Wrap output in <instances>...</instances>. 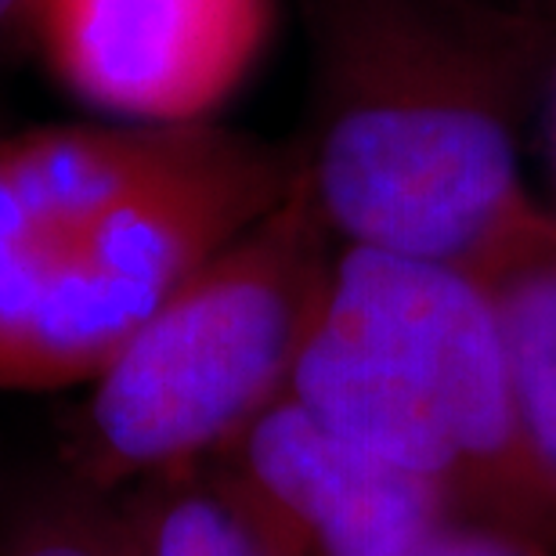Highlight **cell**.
<instances>
[{"mask_svg": "<svg viewBox=\"0 0 556 556\" xmlns=\"http://www.w3.org/2000/svg\"><path fill=\"white\" fill-rule=\"evenodd\" d=\"M33 4H37V0H0V37H4L15 22L33 15Z\"/></svg>", "mask_w": 556, "mask_h": 556, "instance_id": "obj_11", "label": "cell"}, {"mask_svg": "<svg viewBox=\"0 0 556 556\" xmlns=\"http://www.w3.org/2000/svg\"><path fill=\"white\" fill-rule=\"evenodd\" d=\"M525 8L542 22V26H546L549 40H553V48H556V0H528Z\"/></svg>", "mask_w": 556, "mask_h": 556, "instance_id": "obj_12", "label": "cell"}, {"mask_svg": "<svg viewBox=\"0 0 556 556\" xmlns=\"http://www.w3.org/2000/svg\"><path fill=\"white\" fill-rule=\"evenodd\" d=\"M135 556H271L214 484L163 477L144 509L127 514Z\"/></svg>", "mask_w": 556, "mask_h": 556, "instance_id": "obj_8", "label": "cell"}, {"mask_svg": "<svg viewBox=\"0 0 556 556\" xmlns=\"http://www.w3.org/2000/svg\"><path fill=\"white\" fill-rule=\"evenodd\" d=\"M311 48L307 185L340 247L484 282L549 225L520 174V119L556 54L495 0H296Z\"/></svg>", "mask_w": 556, "mask_h": 556, "instance_id": "obj_1", "label": "cell"}, {"mask_svg": "<svg viewBox=\"0 0 556 556\" xmlns=\"http://www.w3.org/2000/svg\"><path fill=\"white\" fill-rule=\"evenodd\" d=\"M337 250L300 160L282 203L199 264L91 380L84 484L163 481L225 452L289 391Z\"/></svg>", "mask_w": 556, "mask_h": 556, "instance_id": "obj_4", "label": "cell"}, {"mask_svg": "<svg viewBox=\"0 0 556 556\" xmlns=\"http://www.w3.org/2000/svg\"><path fill=\"white\" fill-rule=\"evenodd\" d=\"M51 73L138 127L210 124L268 40V0H37Z\"/></svg>", "mask_w": 556, "mask_h": 556, "instance_id": "obj_5", "label": "cell"}, {"mask_svg": "<svg viewBox=\"0 0 556 556\" xmlns=\"http://www.w3.org/2000/svg\"><path fill=\"white\" fill-rule=\"evenodd\" d=\"M286 394L441 492L459 520L556 549V492L528 448L498 311L473 275L340 247Z\"/></svg>", "mask_w": 556, "mask_h": 556, "instance_id": "obj_3", "label": "cell"}, {"mask_svg": "<svg viewBox=\"0 0 556 556\" xmlns=\"http://www.w3.org/2000/svg\"><path fill=\"white\" fill-rule=\"evenodd\" d=\"M413 556H556L549 546L509 531L470 525V520H452L438 535L427 539Z\"/></svg>", "mask_w": 556, "mask_h": 556, "instance_id": "obj_10", "label": "cell"}, {"mask_svg": "<svg viewBox=\"0 0 556 556\" xmlns=\"http://www.w3.org/2000/svg\"><path fill=\"white\" fill-rule=\"evenodd\" d=\"M300 144L220 124L0 141V391L91 383L144 318L289 195Z\"/></svg>", "mask_w": 556, "mask_h": 556, "instance_id": "obj_2", "label": "cell"}, {"mask_svg": "<svg viewBox=\"0 0 556 556\" xmlns=\"http://www.w3.org/2000/svg\"><path fill=\"white\" fill-rule=\"evenodd\" d=\"M553 141H556V116H553Z\"/></svg>", "mask_w": 556, "mask_h": 556, "instance_id": "obj_13", "label": "cell"}, {"mask_svg": "<svg viewBox=\"0 0 556 556\" xmlns=\"http://www.w3.org/2000/svg\"><path fill=\"white\" fill-rule=\"evenodd\" d=\"M481 286L498 311L528 448L556 492V214Z\"/></svg>", "mask_w": 556, "mask_h": 556, "instance_id": "obj_7", "label": "cell"}, {"mask_svg": "<svg viewBox=\"0 0 556 556\" xmlns=\"http://www.w3.org/2000/svg\"><path fill=\"white\" fill-rule=\"evenodd\" d=\"M220 455L217 488L271 556H413L459 520L441 492L340 441L289 394Z\"/></svg>", "mask_w": 556, "mask_h": 556, "instance_id": "obj_6", "label": "cell"}, {"mask_svg": "<svg viewBox=\"0 0 556 556\" xmlns=\"http://www.w3.org/2000/svg\"><path fill=\"white\" fill-rule=\"evenodd\" d=\"M98 488L37 498L0 528V556H135L130 520Z\"/></svg>", "mask_w": 556, "mask_h": 556, "instance_id": "obj_9", "label": "cell"}]
</instances>
